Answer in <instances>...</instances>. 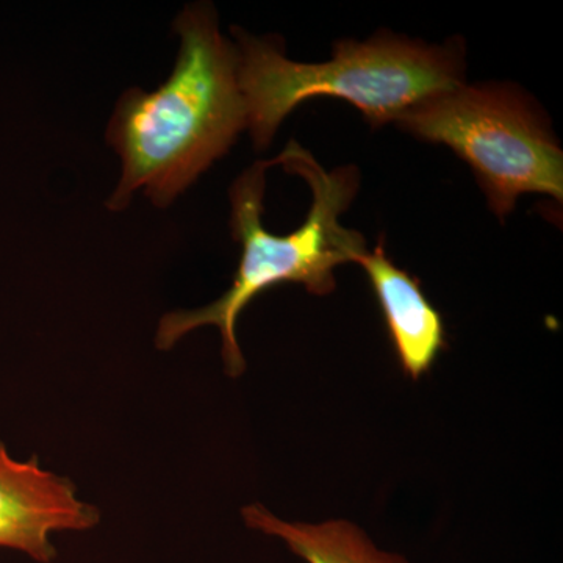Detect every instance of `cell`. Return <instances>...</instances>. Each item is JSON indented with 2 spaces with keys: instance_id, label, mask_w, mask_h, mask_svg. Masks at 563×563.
<instances>
[{
  "instance_id": "1",
  "label": "cell",
  "mask_w": 563,
  "mask_h": 563,
  "mask_svg": "<svg viewBox=\"0 0 563 563\" xmlns=\"http://www.w3.org/2000/svg\"><path fill=\"white\" fill-rule=\"evenodd\" d=\"M361 188L355 166L322 168L309 151L290 141L273 161L254 163L231 188V231L242 246L231 288L199 309L163 314L155 346L169 351L188 333L220 329L222 362L231 377L246 369L236 321L258 295L282 284H299L314 296L335 290V268L355 263L366 247L361 232L340 217Z\"/></svg>"
},
{
  "instance_id": "2",
  "label": "cell",
  "mask_w": 563,
  "mask_h": 563,
  "mask_svg": "<svg viewBox=\"0 0 563 563\" xmlns=\"http://www.w3.org/2000/svg\"><path fill=\"white\" fill-rule=\"evenodd\" d=\"M179 55L158 90L125 91L107 141L120 154V185L107 202L124 210L136 191L165 209L247 131L240 55L210 3L185 7L176 24Z\"/></svg>"
},
{
  "instance_id": "3",
  "label": "cell",
  "mask_w": 563,
  "mask_h": 563,
  "mask_svg": "<svg viewBox=\"0 0 563 563\" xmlns=\"http://www.w3.org/2000/svg\"><path fill=\"white\" fill-rule=\"evenodd\" d=\"M240 87L247 131L265 150L292 110L313 98H336L362 111L372 128L395 122L415 103L465 84V46L459 38L426 44L393 33L335 43L331 60L292 62L273 36L235 29Z\"/></svg>"
},
{
  "instance_id": "4",
  "label": "cell",
  "mask_w": 563,
  "mask_h": 563,
  "mask_svg": "<svg viewBox=\"0 0 563 563\" xmlns=\"http://www.w3.org/2000/svg\"><path fill=\"white\" fill-rule=\"evenodd\" d=\"M468 163L504 220L525 195L563 199V152L544 111L515 85L462 84L415 103L395 121Z\"/></svg>"
},
{
  "instance_id": "5",
  "label": "cell",
  "mask_w": 563,
  "mask_h": 563,
  "mask_svg": "<svg viewBox=\"0 0 563 563\" xmlns=\"http://www.w3.org/2000/svg\"><path fill=\"white\" fill-rule=\"evenodd\" d=\"M101 523L69 477L44 468L38 457L20 461L0 442V548L38 563L57 559L52 536L85 532Z\"/></svg>"
},
{
  "instance_id": "6",
  "label": "cell",
  "mask_w": 563,
  "mask_h": 563,
  "mask_svg": "<svg viewBox=\"0 0 563 563\" xmlns=\"http://www.w3.org/2000/svg\"><path fill=\"white\" fill-rule=\"evenodd\" d=\"M372 282L396 357L413 380L429 372L446 347V329L421 282L388 258L384 239L355 258Z\"/></svg>"
},
{
  "instance_id": "7",
  "label": "cell",
  "mask_w": 563,
  "mask_h": 563,
  "mask_svg": "<svg viewBox=\"0 0 563 563\" xmlns=\"http://www.w3.org/2000/svg\"><path fill=\"white\" fill-rule=\"evenodd\" d=\"M242 517L247 528L277 537L307 563H409L402 555L379 550L350 521L288 523L262 504L243 507Z\"/></svg>"
}]
</instances>
